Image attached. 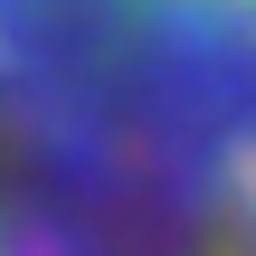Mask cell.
Wrapping results in <instances>:
<instances>
[{
	"label": "cell",
	"instance_id": "6da1fadb",
	"mask_svg": "<svg viewBox=\"0 0 256 256\" xmlns=\"http://www.w3.org/2000/svg\"><path fill=\"white\" fill-rule=\"evenodd\" d=\"M0 256H256V0H0Z\"/></svg>",
	"mask_w": 256,
	"mask_h": 256
}]
</instances>
